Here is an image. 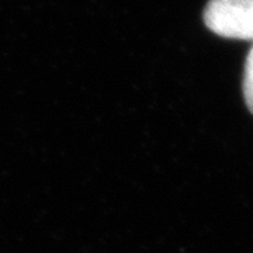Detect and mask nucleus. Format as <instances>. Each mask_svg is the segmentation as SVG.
<instances>
[{
  "label": "nucleus",
  "mask_w": 253,
  "mask_h": 253,
  "mask_svg": "<svg viewBox=\"0 0 253 253\" xmlns=\"http://www.w3.org/2000/svg\"><path fill=\"white\" fill-rule=\"evenodd\" d=\"M244 96L248 104V109L253 114V46L249 51L246 63H245L244 75Z\"/></svg>",
  "instance_id": "f03ea898"
},
{
  "label": "nucleus",
  "mask_w": 253,
  "mask_h": 253,
  "mask_svg": "<svg viewBox=\"0 0 253 253\" xmlns=\"http://www.w3.org/2000/svg\"><path fill=\"white\" fill-rule=\"evenodd\" d=\"M204 21L218 36L253 41V0H210Z\"/></svg>",
  "instance_id": "f257e3e1"
}]
</instances>
